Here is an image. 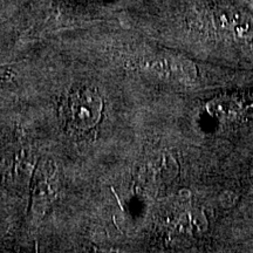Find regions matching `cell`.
<instances>
[{"mask_svg": "<svg viewBox=\"0 0 253 253\" xmlns=\"http://www.w3.org/2000/svg\"><path fill=\"white\" fill-rule=\"evenodd\" d=\"M211 115L223 120H242L253 116V93H231L208 103Z\"/></svg>", "mask_w": 253, "mask_h": 253, "instance_id": "2", "label": "cell"}, {"mask_svg": "<svg viewBox=\"0 0 253 253\" xmlns=\"http://www.w3.org/2000/svg\"><path fill=\"white\" fill-rule=\"evenodd\" d=\"M102 113V99L96 91L81 89L69 100V116L79 129H90L97 125Z\"/></svg>", "mask_w": 253, "mask_h": 253, "instance_id": "1", "label": "cell"}, {"mask_svg": "<svg viewBox=\"0 0 253 253\" xmlns=\"http://www.w3.org/2000/svg\"><path fill=\"white\" fill-rule=\"evenodd\" d=\"M55 171H56V167H55V163L53 162V161H50V160L42 161V162L38 166L36 172H34L36 173L34 178H36L37 184L49 182L50 179L54 177Z\"/></svg>", "mask_w": 253, "mask_h": 253, "instance_id": "4", "label": "cell"}, {"mask_svg": "<svg viewBox=\"0 0 253 253\" xmlns=\"http://www.w3.org/2000/svg\"><path fill=\"white\" fill-rule=\"evenodd\" d=\"M143 67L145 71L154 73L158 77L168 79H191L195 74V68L186 61L176 59L156 58L144 60Z\"/></svg>", "mask_w": 253, "mask_h": 253, "instance_id": "3", "label": "cell"}]
</instances>
